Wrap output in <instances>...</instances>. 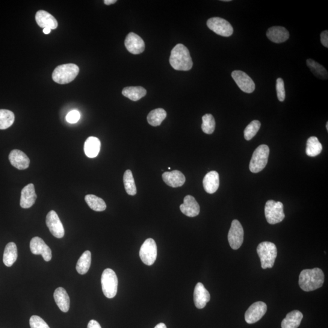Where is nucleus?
Listing matches in <instances>:
<instances>
[{"label": "nucleus", "instance_id": "obj_36", "mask_svg": "<svg viewBox=\"0 0 328 328\" xmlns=\"http://www.w3.org/2000/svg\"><path fill=\"white\" fill-rule=\"evenodd\" d=\"M202 130L206 134L211 135L215 129V120L211 114H206L203 116Z\"/></svg>", "mask_w": 328, "mask_h": 328}, {"label": "nucleus", "instance_id": "obj_35", "mask_svg": "<svg viewBox=\"0 0 328 328\" xmlns=\"http://www.w3.org/2000/svg\"><path fill=\"white\" fill-rule=\"evenodd\" d=\"M15 115L8 109H0V129H5L13 125Z\"/></svg>", "mask_w": 328, "mask_h": 328}, {"label": "nucleus", "instance_id": "obj_4", "mask_svg": "<svg viewBox=\"0 0 328 328\" xmlns=\"http://www.w3.org/2000/svg\"><path fill=\"white\" fill-rule=\"evenodd\" d=\"M256 250L262 269L273 268L277 256L276 244L268 241L262 242L257 247Z\"/></svg>", "mask_w": 328, "mask_h": 328}, {"label": "nucleus", "instance_id": "obj_24", "mask_svg": "<svg viewBox=\"0 0 328 328\" xmlns=\"http://www.w3.org/2000/svg\"><path fill=\"white\" fill-rule=\"evenodd\" d=\"M54 298L56 304L62 312H67L70 307V299L67 292L63 288L55 289Z\"/></svg>", "mask_w": 328, "mask_h": 328}, {"label": "nucleus", "instance_id": "obj_8", "mask_svg": "<svg viewBox=\"0 0 328 328\" xmlns=\"http://www.w3.org/2000/svg\"><path fill=\"white\" fill-rule=\"evenodd\" d=\"M158 255V248L156 242L152 238H148L141 247L140 256L142 261L147 266L155 264Z\"/></svg>", "mask_w": 328, "mask_h": 328}, {"label": "nucleus", "instance_id": "obj_30", "mask_svg": "<svg viewBox=\"0 0 328 328\" xmlns=\"http://www.w3.org/2000/svg\"><path fill=\"white\" fill-rule=\"evenodd\" d=\"M91 264V253L90 251L87 250L83 253L78 260L76 265V270L81 275L87 274L89 271Z\"/></svg>", "mask_w": 328, "mask_h": 328}, {"label": "nucleus", "instance_id": "obj_22", "mask_svg": "<svg viewBox=\"0 0 328 328\" xmlns=\"http://www.w3.org/2000/svg\"><path fill=\"white\" fill-rule=\"evenodd\" d=\"M267 35L269 39L276 43H282L287 41L289 33L287 29L282 26H273L268 29Z\"/></svg>", "mask_w": 328, "mask_h": 328}, {"label": "nucleus", "instance_id": "obj_3", "mask_svg": "<svg viewBox=\"0 0 328 328\" xmlns=\"http://www.w3.org/2000/svg\"><path fill=\"white\" fill-rule=\"evenodd\" d=\"M79 73V68L75 64L59 65L52 73V79L59 84H67L76 78Z\"/></svg>", "mask_w": 328, "mask_h": 328}, {"label": "nucleus", "instance_id": "obj_28", "mask_svg": "<svg viewBox=\"0 0 328 328\" xmlns=\"http://www.w3.org/2000/svg\"><path fill=\"white\" fill-rule=\"evenodd\" d=\"M147 91L142 87H129L123 88V96L133 101H138L146 96Z\"/></svg>", "mask_w": 328, "mask_h": 328}, {"label": "nucleus", "instance_id": "obj_23", "mask_svg": "<svg viewBox=\"0 0 328 328\" xmlns=\"http://www.w3.org/2000/svg\"><path fill=\"white\" fill-rule=\"evenodd\" d=\"M220 186V176L217 171H212L206 174L203 179V187L209 194H213L217 191Z\"/></svg>", "mask_w": 328, "mask_h": 328}, {"label": "nucleus", "instance_id": "obj_21", "mask_svg": "<svg viewBox=\"0 0 328 328\" xmlns=\"http://www.w3.org/2000/svg\"><path fill=\"white\" fill-rule=\"evenodd\" d=\"M35 20L40 28L55 29L58 27L57 21L55 17L45 11H38L35 15Z\"/></svg>", "mask_w": 328, "mask_h": 328}, {"label": "nucleus", "instance_id": "obj_18", "mask_svg": "<svg viewBox=\"0 0 328 328\" xmlns=\"http://www.w3.org/2000/svg\"><path fill=\"white\" fill-rule=\"evenodd\" d=\"M183 214L188 217H195L200 214V207L193 196L187 195L184 198V203L180 206Z\"/></svg>", "mask_w": 328, "mask_h": 328}, {"label": "nucleus", "instance_id": "obj_17", "mask_svg": "<svg viewBox=\"0 0 328 328\" xmlns=\"http://www.w3.org/2000/svg\"><path fill=\"white\" fill-rule=\"evenodd\" d=\"M9 159L12 165L19 170H25L30 164V160L25 153L19 150L11 151Z\"/></svg>", "mask_w": 328, "mask_h": 328}, {"label": "nucleus", "instance_id": "obj_33", "mask_svg": "<svg viewBox=\"0 0 328 328\" xmlns=\"http://www.w3.org/2000/svg\"><path fill=\"white\" fill-rule=\"evenodd\" d=\"M306 63L315 77L321 80L327 79V71L322 65L312 60V59H308Z\"/></svg>", "mask_w": 328, "mask_h": 328}, {"label": "nucleus", "instance_id": "obj_5", "mask_svg": "<svg viewBox=\"0 0 328 328\" xmlns=\"http://www.w3.org/2000/svg\"><path fill=\"white\" fill-rule=\"evenodd\" d=\"M270 152V148L267 145H261L256 148L250 162L251 172L257 173L264 169L268 164Z\"/></svg>", "mask_w": 328, "mask_h": 328}, {"label": "nucleus", "instance_id": "obj_2", "mask_svg": "<svg viewBox=\"0 0 328 328\" xmlns=\"http://www.w3.org/2000/svg\"><path fill=\"white\" fill-rule=\"evenodd\" d=\"M170 63L174 70L187 72L193 67V61L187 47L178 44L171 50Z\"/></svg>", "mask_w": 328, "mask_h": 328}, {"label": "nucleus", "instance_id": "obj_34", "mask_svg": "<svg viewBox=\"0 0 328 328\" xmlns=\"http://www.w3.org/2000/svg\"><path fill=\"white\" fill-rule=\"evenodd\" d=\"M123 184L126 193L131 196L137 194V190L132 171L127 170L123 174Z\"/></svg>", "mask_w": 328, "mask_h": 328}, {"label": "nucleus", "instance_id": "obj_29", "mask_svg": "<svg viewBox=\"0 0 328 328\" xmlns=\"http://www.w3.org/2000/svg\"><path fill=\"white\" fill-rule=\"evenodd\" d=\"M322 149L323 147L317 137H312L307 141L306 153L310 157H315L320 155Z\"/></svg>", "mask_w": 328, "mask_h": 328}, {"label": "nucleus", "instance_id": "obj_41", "mask_svg": "<svg viewBox=\"0 0 328 328\" xmlns=\"http://www.w3.org/2000/svg\"><path fill=\"white\" fill-rule=\"evenodd\" d=\"M321 42L322 45L326 48H328V31H324L320 35Z\"/></svg>", "mask_w": 328, "mask_h": 328}, {"label": "nucleus", "instance_id": "obj_26", "mask_svg": "<svg viewBox=\"0 0 328 328\" xmlns=\"http://www.w3.org/2000/svg\"><path fill=\"white\" fill-rule=\"evenodd\" d=\"M303 317L302 313L297 310L289 312L282 322V328H298Z\"/></svg>", "mask_w": 328, "mask_h": 328}, {"label": "nucleus", "instance_id": "obj_12", "mask_svg": "<svg viewBox=\"0 0 328 328\" xmlns=\"http://www.w3.org/2000/svg\"><path fill=\"white\" fill-rule=\"evenodd\" d=\"M232 77L236 85L243 92L252 93L255 90V83L246 73L242 71H233L232 73Z\"/></svg>", "mask_w": 328, "mask_h": 328}, {"label": "nucleus", "instance_id": "obj_10", "mask_svg": "<svg viewBox=\"0 0 328 328\" xmlns=\"http://www.w3.org/2000/svg\"><path fill=\"white\" fill-rule=\"evenodd\" d=\"M228 241L230 247L233 250L239 249L243 243L244 230L239 221L236 220L232 221L228 233Z\"/></svg>", "mask_w": 328, "mask_h": 328}, {"label": "nucleus", "instance_id": "obj_11", "mask_svg": "<svg viewBox=\"0 0 328 328\" xmlns=\"http://www.w3.org/2000/svg\"><path fill=\"white\" fill-rule=\"evenodd\" d=\"M267 311V305L263 301H257L251 305L245 314V320L249 324L258 321Z\"/></svg>", "mask_w": 328, "mask_h": 328}, {"label": "nucleus", "instance_id": "obj_47", "mask_svg": "<svg viewBox=\"0 0 328 328\" xmlns=\"http://www.w3.org/2000/svg\"><path fill=\"white\" fill-rule=\"evenodd\" d=\"M326 126L327 131H328V122L326 123Z\"/></svg>", "mask_w": 328, "mask_h": 328}, {"label": "nucleus", "instance_id": "obj_13", "mask_svg": "<svg viewBox=\"0 0 328 328\" xmlns=\"http://www.w3.org/2000/svg\"><path fill=\"white\" fill-rule=\"evenodd\" d=\"M46 223L53 236L57 238L63 237L64 227L57 213L54 211H50L46 216Z\"/></svg>", "mask_w": 328, "mask_h": 328}, {"label": "nucleus", "instance_id": "obj_46", "mask_svg": "<svg viewBox=\"0 0 328 328\" xmlns=\"http://www.w3.org/2000/svg\"><path fill=\"white\" fill-rule=\"evenodd\" d=\"M223 2H230V0H223Z\"/></svg>", "mask_w": 328, "mask_h": 328}, {"label": "nucleus", "instance_id": "obj_43", "mask_svg": "<svg viewBox=\"0 0 328 328\" xmlns=\"http://www.w3.org/2000/svg\"><path fill=\"white\" fill-rule=\"evenodd\" d=\"M116 0H105L104 4L106 5H111L116 3Z\"/></svg>", "mask_w": 328, "mask_h": 328}, {"label": "nucleus", "instance_id": "obj_40", "mask_svg": "<svg viewBox=\"0 0 328 328\" xmlns=\"http://www.w3.org/2000/svg\"><path fill=\"white\" fill-rule=\"evenodd\" d=\"M80 118H81L80 112L78 110H73L67 115L66 120L70 123H76L78 122Z\"/></svg>", "mask_w": 328, "mask_h": 328}, {"label": "nucleus", "instance_id": "obj_39", "mask_svg": "<svg viewBox=\"0 0 328 328\" xmlns=\"http://www.w3.org/2000/svg\"><path fill=\"white\" fill-rule=\"evenodd\" d=\"M276 89L278 99L280 102H283L285 99L286 93L285 84H284V81L282 78L277 79Z\"/></svg>", "mask_w": 328, "mask_h": 328}, {"label": "nucleus", "instance_id": "obj_7", "mask_svg": "<svg viewBox=\"0 0 328 328\" xmlns=\"http://www.w3.org/2000/svg\"><path fill=\"white\" fill-rule=\"evenodd\" d=\"M265 213L268 223L270 224L280 223L285 218L283 203L274 200L268 201L266 204Z\"/></svg>", "mask_w": 328, "mask_h": 328}, {"label": "nucleus", "instance_id": "obj_14", "mask_svg": "<svg viewBox=\"0 0 328 328\" xmlns=\"http://www.w3.org/2000/svg\"><path fill=\"white\" fill-rule=\"evenodd\" d=\"M31 252L34 255H41L45 261H49L52 258V251L45 241L40 237L35 236L30 243Z\"/></svg>", "mask_w": 328, "mask_h": 328}, {"label": "nucleus", "instance_id": "obj_31", "mask_svg": "<svg viewBox=\"0 0 328 328\" xmlns=\"http://www.w3.org/2000/svg\"><path fill=\"white\" fill-rule=\"evenodd\" d=\"M166 117L167 113L164 109H155L150 112L147 116V121L150 125L157 126L161 125Z\"/></svg>", "mask_w": 328, "mask_h": 328}, {"label": "nucleus", "instance_id": "obj_37", "mask_svg": "<svg viewBox=\"0 0 328 328\" xmlns=\"http://www.w3.org/2000/svg\"><path fill=\"white\" fill-rule=\"evenodd\" d=\"M261 127V123L258 120H253L246 126L244 132L245 140L250 141L255 137Z\"/></svg>", "mask_w": 328, "mask_h": 328}, {"label": "nucleus", "instance_id": "obj_9", "mask_svg": "<svg viewBox=\"0 0 328 328\" xmlns=\"http://www.w3.org/2000/svg\"><path fill=\"white\" fill-rule=\"evenodd\" d=\"M208 28L215 33L223 37H230L233 32V29L229 22L220 17H213L207 22Z\"/></svg>", "mask_w": 328, "mask_h": 328}, {"label": "nucleus", "instance_id": "obj_16", "mask_svg": "<svg viewBox=\"0 0 328 328\" xmlns=\"http://www.w3.org/2000/svg\"><path fill=\"white\" fill-rule=\"evenodd\" d=\"M193 297L195 306L200 309L205 308L211 300V295L202 283H198L195 286Z\"/></svg>", "mask_w": 328, "mask_h": 328}, {"label": "nucleus", "instance_id": "obj_20", "mask_svg": "<svg viewBox=\"0 0 328 328\" xmlns=\"http://www.w3.org/2000/svg\"><path fill=\"white\" fill-rule=\"evenodd\" d=\"M162 179L165 184L173 188L181 187L185 182L184 174L179 170L164 173L162 174Z\"/></svg>", "mask_w": 328, "mask_h": 328}, {"label": "nucleus", "instance_id": "obj_45", "mask_svg": "<svg viewBox=\"0 0 328 328\" xmlns=\"http://www.w3.org/2000/svg\"><path fill=\"white\" fill-rule=\"evenodd\" d=\"M51 29L48 28H46L43 29L44 34H48L51 32Z\"/></svg>", "mask_w": 328, "mask_h": 328}, {"label": "nucleus", "instance_id": "obj_27", "mask_svg": "<svg viewBox=\"0 0 328 328\" xmlns=\"http://www.w3.org/2000/svg\"><path fill=\"white\" fill-rule=\"evenodd\" d=\"M18 257L16 244L11 242L5 247L4 254V263L7 267H11L16 261Z\"/></svg>", "mask_w": 328, "mask_h": 328}, {"label": "nucleus", "instance_id": "obj_32", "mask_svg": "<svg viewBox=\"0 0 328 328\" xmlns=\"http://www.w3.org/2000/svg\"><path fill=\"white\" fill-rule=\"evenodd\" d=\"M85 202L90 209L96 212L104 211L106 209V203L100 198L94 194H88L85 198Z\"/></svg>", "mask_w": 328, "mask_h": 328}, {"label": "nucleus", "instance_id": "obj_6", "mask_svg": "<svg viewBox=\"0 0 328 328\" xmlns=\"http://www.w3.org/2000/svg\"><path fill=\"white\" fill-rule=\"evenodd\" d=\"M102 288L106 297L113 298L117 292L118 279L116 273L111 269H106L101 278Z\"/></svg>", "mask_w": 328, "mask_h": 328}, {"label": "nucleus", "instance_id": "obj_1", "mask_svg": "<svg viewBox=\"0 0 328 328\" xmlns=\"http://www.w3.org/2000/svg\"><path fill=\"white\" fill-rule=\"evenodd\" d=\"M324 282V275L321 269L316 268L312 270H304L299 276V286L303 291L310 292L320 288Z\"/></svg>", "mask_w": 328, "mask_h": 328}, {"label": "nucleus", "instance_id": "obj_25", "mask_svg": "<svg viewBox=\"0 0 328 328\" xmlns=\"http://www.w3.org/2000/svg\"><path fill=\"white\" fill-rule=\"evenodd\" d=\"M101 143L98 138L90 137L86 140L84 144V152L86 156L90 158H96L99 155Z\"/></svg>", "mask_w": 328, "mask_h": 328}, {"label": "nucleus", "instance_id": "obj_38", "mask_svg": "<svg viewBox=\"0 0 328 328\" xmlns=\"http://www.w3.org/2000/svg\"><path fill=\"white\" fill-rule=\"evenodd\" d=\"M31 328H50L48 324L39 316L33 315L29 320Z\"/></svg>", "mask_w": 328, "mask_h": 328}, {"label": "nucleus", "instance_id": "obj_44", "mask_svg": "<svg viewBox=\"0 0 328 328\" xmlns=\"http://www.w3.org/2000/svg\"><path fill=\"white\" fill-rule=\"evenodd\" d=\"M155 328H167L166 325L163 323H159L156 325Z\"/></svg>", "mask_w": 328, "mask_h": 328}, {"label": "nucleus", "instance_id": "obj_42", "mask_svg": "<svg viewBox=\"0 0 328 328\" xmlns=\"http://www.w3.org/2000/svg\"><path fill=\"white\" fill-rule=\"evenodd\" d=\"M87 328H102L99 322L96 320H91L88 324Z\"/></svg>", "mask_w": 328, "mask_h": 328}, {"label": "nucleus", "instance_id": "obj_15", "mask_svg": "<svg viewBox=\"0 0 328 328\" xmlns=\"http://www.w3.org/2000/svg\"><path fill=\"white\" fill-rule=\"evenodd\" d=\"M125 45L128 51L133 54H140L145 49V43L143 38L134 32L127 35L125 40Z\"/></svg>", "mask_w": 328, "mask_h": 328}, {"label": "nucleus", "instance_id": "obj_19", "mask_svg": "<svg viewBox=\"0 0 328 328\" xmlns=\"http://www.w3.org/2000/svg\"><path fill=\"white\" fill-rule=\"evenodd\" d=\"M37 197L33 184L25 186L21 193L20 206L23 209L31 208L34 205Z\"/></svg>", "mask_w": 328, "mask_h": 328}]
</instances>
